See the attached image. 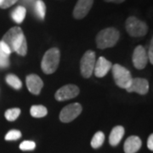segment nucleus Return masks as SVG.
<instances>
[{"mask_svg": "<svg viewBox=\"0 0 153 153\" xmlns=\"http://www.w3.org/2000/svg\"><path fill=\"white\" fill-rule=\"evenodd\" d=\"M26 1H27V2H29V3H30V2H33V0H26Z\"/></svg>", "mask_w": 153, "mask_h": 153, "instance_id": "c756f323", "label": "nucleus"}, {"mask_svg": "<svg viewBox=\"0 0 153 153\" xmlns=\"http://www.w3.org/2000/svg\"><path fill=\"white\" fill-rule=\"evenodd\" d=\"M60 58V50L57 48H52L45 52L41 62V68L45 74H52L57 70Z\"/></svg>", "mask_w": 153, "mask_h": 153, "instance_id": "7ed1b4c3", "label": "nucleus"}, {"mask_svg": "<svg viewBox=\"0 0 153 153\" xmlns=\"http://www.w3.org/2000/svg\"><path fill=\"white\" fill-rule=\"evenodd\" d=\"M36 147V144L31 140H25L20 145V149L22 151H33Z\"/></svg>", "mask_w": 153, "mask_h": 153, "instance_id": "5701e85b", "label": "nucleus"}, {"mask_svg": "<svg viewBox=\"0 0 153 153\" xmlns=\"http://www.w3.org/2000/svg\"><path fill=\"white\" fill-rule=\"evenodd\" d=\"M9 47L11 52H16L19 55L25 56L27 52V39L23 31L19 27L10 28L1 40Z\"/></svg>", "mask_w": 153, "mask_h": 153, "instance_id": "f257e3e1", "label": "nucleus"}, {"mask_svg": "<svg viewBox=\"0 0 153 153\" xmlns=\"http://www.w3.org/2000/svg\"><path fill=\"white\" fill-rule=\"evenodd\" d=\"M120 37L118 30L114 27H108L101 30L96 36V44L99 49L111 48L117 43Z\"/></svg>", "mask_w": 153, "mask_h": 153, "instance_id": "f03ea898", "label": "nucleus"}, {"mask_svg": "<svg viewBox=\"0 0 153 153\" xmlns=\"http://www.w3.org/2000/svg\"><path fill=\"white\" fill-rule=\"evenodd\" d=\"M1 1H2V0H0V2H1Z\"/></svg>", "mask_w": 153, "mask_h": 153, "instance_id": "7c9ffc66", "label": "nucleus"}, {"mask_svg": "<svg viewBox=\"0 0 153 153\" xmlns=\"http://www.w3.org/2000/svg\"><path fill=\"white\" fill-rule=\"evenodd\" d=\"M105 140V134L104 133L99 131L94 134L93 136V139L91 140V146L94 149H98L100 148L104 143Z\"/></svg>", "mask_w": 153, "mask_h": 153, "instance_id": "6ab92c4d", "label": "nucleus"}, {"mask_svg": "<svg viewBox=\"0 0 153 153\" xmlns=\"http://www.w3.org/2000/svg\"><path fill=\"white\" fill-rule=\"evenodd\" d=\"M21 137H22V132L16 129H13L6 134L4 139L6 140H19Z\"/></svg>", "mask_w": 153, "mask_h": 153, "instance_id": "4be33fe9", "label": "nucleus"}, {"mask_svg": "<svg viewBox=\"0 0 153 153\" xmlns=\"http://www.w3.org/2000/svg\"><path fill=\"white\" fill-rule=\"evenodd\" d=\"M6 82L11 86L12 88H16V89H20L22 87V81L19 79V77L16 76L14 74H9L7 75L5 78Z\"/></svg>", "mask_w": 153, "mask_h": 153, "instance_id": "aec40b11", "label": "nucleus"}, {"mask_svg": "<svg viewBox=\"0 0 153 153\" xmlns=\"http://www.w3.org/2000/svg\"><path fill=\"white\" fill-rule=\"evenodd\" d=\"M18 0H2L0 2V8L1 9H7L12 5H14Z\"/></svg>", "mask_w": 153, "mask_h": 153, "instance_id": "393cba45", "label": "nucleus"}, {"mask_svg": "<svg viewBox=\"0 0 153 153\" xmlns=\"http://www.w3.org/2000/svg\"><path fill=\"white\" fill-rule=\"evenodd\" d=\"M79 94V88L73 84H67L60 88L55 94L58 101H64L76 97Z\"/></svg>", "mask_w": 153, "mask_h": 153, "instance_id": "6e6552de", "label": "nucleus"}, {"mask_svg": "<svg viewBox=\"0 0 153 153\" xmlns=\"http://www.w3.org/2000/svg\"><path fill=\"white\" fill-rule=\"evenodd\" d=\"M95 53L92 50H88L81 59L80 61V70L83 77L88 78L93 74L95 66Z\"/></svg>", "mask_w": 153, "mask_h": 153, "instance_id": "423d86ee", "label": "nucleus"}, {"mask_svg": "<svg viewBox=\"0 0 153 153\" xmlns=\"http://www.w3.org/2000/svg\"><path fill=\"white\" fill-rule=\"evenodd\" d=\"M142 146L141 140L138 136L128 137L124 143V152L125 153H136Z\"/></svg>", "mask_w": 153, "mask_h": 153, "instance_id": "4468645a", "label": "nucleus"}, {"mask_svg": "<svg viewBox=\"0 0 153 153\" xmlns=\"http://www.w3.org/2000/svg\"><path fill=\"white\" fill-rule=\"evenodd\" d=\"M126 90L128 93L136 92L140 94H146L149 90V82L145 78H133L130 85L126 88Z\"/></svg>", "mask_w": 153, "mask_h": 153, "instance_id": "9b49d317", "label": "nucleus"}, {"mask_svg": "<svg viewBox=\"0 0 153 153\" xmlns=\"http://www.w3.org/2000/svg\"><path fill=\"white\" fill-rule=\"evenodd\" d=\"M94 0H78L73 10V16L75 19L80 20L86 16L92 8Z\"/></svg>", "mask_w": 153, "mask_h": 153, "instance_id": "9d476101", "label": "nucleus"}, {"mask_svg": "<svg viewBox=\"0 0 153 153\" xmlns=\"http://www.w3.org/2000/svg\"><path fill=\"white\" fill-rule=\"evenodd\" d=\"M34 10L35 13L41 20H44L45 17V13H46V6L44 1L42 0H36L35 4H34Z\"/></svg>", "mask_w": 153, "mask_h": 153, "instance_id": "a211bd4d", "label": "nucleus"}, {"mask_svg": "<svg viewBox=\"0 0 153 153\" xmlns=\"http://www.w3.org/2000/svg\"><path fill=\"white\" fill-rule=\"evenodd\" d=\"M105 2H109V3H116V4H121L123 2H124L125 0H105Z\"/></svg>", "mask_w": 153, "mask_h": 153, "instance_id": "c85d7f7f", "label": "nucleus"}, {"mask_svg": "<svg viewBox=\"0 0 153 153\" xmlns=\"http://www.w3.org/2000/svg\"><path fill=\"white\" fill-rule=\"evenodd\" d=\"M20 114H21V110L19 108H11L6 111L4 117L8 121L13 122V121L16 120Z\"/></svg>", "mask_w": 153, "mask_h": 153, "instance_id": "412c9836", "label": "nucleus"}, {"mask_svg": "<svg viewBox=\"0 0 153 153\" xmlns=\"http://www.w3.org/2000/svg\"><path fill=\"white\" fill-rule=\"evenodd\" d=\"M82 105L79 103H72L65 106L60 113V120L62 123H71L82 112Z\"/></svg>", "mask_w": 153, "mask_h": 153, "instance_id": "0eeeda50", "label": "nucleus"}, {"mask_svg": "<svg viewBox=\"0 0 153 153\" xmlns=\"http://www.w3.org/2000/svg\"><path fill=\"white\" fill-rule=\"evenodd\" d=\"M124 135V128L122 126H116L112 128L109 136V143L111 146H116L120 143Z\"/></svg>", "mask_w": 153, "mask_h": 153, "instance_id": "2eb2a0df", "label": "nucleus"}, {"mask_svg": "<svg viewBox=\"0 0 153 153\" xmlns=\"http://www.w3.org/2000/svg\"><path fill=\"white\" fill-rule=\"evenodd\" d=\"M111 70L115 82L118 87L126 89L130 85L133 78L128 69L119 64H115L111 66Z\"/></svg>", "mask_w": 153, "mask_h": 153, "instance_id": "39448f33", "label": "nucleus"}, {"mask_svg": "<svg viewBox=\"0 0 153 153\" xmlns=\"http://www.w3.org/2000/svg\"><path fill=\"white\" fill-rule=\"evenodd\" d=\"M147 62L148 56L146 49L141 45L137 46L133 54V63L134 67H136L139 70L144 69L147 65Z\"/></svg>", "mask_w": 153, "mask_h": 153, "instance_id": "1a4fd4ad", "label": "nucleus"}, {"mask_svg": "<svg viewBox=\"0 0 153 153\" xmlns=\"http://www.w3.org/2000/svg\"><path fill=\"white\" fill-rule=\"evenodd\" d=\"M28 90L33 94H39L44 86L42 79L36 74H30L26 78Z\"/></svg>", "mask_w": 153, "mask_h": 153, "instance_id": "f8f14e48", "label": "nucleus"}, {"mask_svg": "<svg viewBox=\"0 0 153 153\" xmlns=\"http://www.w3.org/2000/svg\"><path fill=\"white\" fill-rule=\"evenodd\" d=\"M125 27L127 33L134 38L143 37L148 32L147 25L134 16H130L127 19Z\"/></svg>", "mask_w": 153, "mask_h": 153, "instance_id": "20e7f679", "label": "nucleus"}, {"mask_svg": "<svg viewBox=\"0 0 153 153\" xmlns=\"http://www.w3.org/2000/svg\"><path fill=\"white\" fill-rule=\"evenodd\" d=\"M26 14H27L26 8L23 6H18L12 12V19L14 22H16L17 24H21L24 21L26 17Z\"/></svg>", "mask_w": 153, "mask_h": 153, "instance_id": "dca6fc26", "label": "nucleus"}, {"mask_svg": "<svg viewBox=\"0 0 153 153\" xmlns=\"http://www.w3.org/2000/svg\"><path fill=\"white\" fill-rule=\"evenodd\" d=\"M10 62H9V60H8V57H4V56H2L0 55V67H7L9 66Z\"/></svg>", "mask_w": 153, "mask_h": 153, "instance_id": "a878e982", "label": "nucleus"}, {"mask_svg": "<svg viewBox=\"0 0 153 153\" xmlns=\"http://www.w3.org/2000/svg\"><path fill=\"white\" fill-rule=\"evenodd\" d=\"M111 66H112V64L109 60H107L105 57L101 56L95 62L94 73L97 77H103L111 69Z\"/></svg>", "mask_w": 153, "mask_h": 153, "instance_id": "ddd939ff", "label": "nucleus"}, {"mask_svg": "<svg viewBox=\"0 0 153 153\" xmlns=\"http://www.w3.org/2000/svg\"><path fill=\"white\" fill-rule=\"evenodd\" d=\"M153 41H151V45H150V49H149V52H148V60H150L151 64H153V54H152V49H153Z\"/></svg>", "mask_w": 153, "mask_h": 153, "instance_id": "bb28decb", "label": "nucleus"}, {"mask_svg": "<svg viewBox=\"0 0 153 153\" xmlns=\"http://www.w3.org/2000/svg\"><path fill=\"white\" fill-rule=\"evenodd\" d=\"M30 112H31V115L33 116V117L39 118V117H45L47 115V113H48V110L44 105H33L31 107Z\"/></svg>", "mask_w": 153, "mask_h": 153, "instance_id": "f3484780", "label": "nucleus"}, {"mask_svg": "<svg viewBox=\"0 0 153 153\" xmlns=\"http://www.w3.org/2000/svg\"><path fill=\"white\" fill-rule=\"evenodd\" d=\"M147 147L151 150L153 151V134H151L147 140Z\"/></svg>", "mask_w": 153, "mask_h": 153, "instance_id": "cd10ccee", "label": "nucleus"}, {"mask_svg": "<svg viewBox=\"0 0 153 153\" xmlns=\"http://www.w3.org/2000/svg\"><path fill=\"white\" fill-rule=\"evenodd\" d=\"M11 52L10 49H9V47L6 45L4 42L0 41V55L4 56V57H9V55H10Z\"/></svg>", "mask_w": 153, "mask_h": 153, "instance_id": "b1692460", "label": "nucleus"}]
</instances>
